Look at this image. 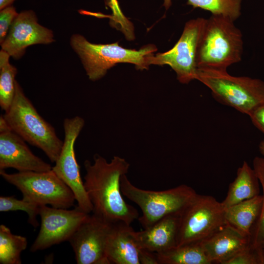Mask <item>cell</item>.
Instances as JSON below:
<instances>
[{
	"label": "cell",
	"mask_w": 264,
	"mask_h": 264,
	"mask_svg": "<svg viewBox=\"0 0 264 264\" xmlns=\"http://www.w3.org/2000/svg\"><path fill=\"white\" fill-rule=\"evenodd\" d=\"M93 159L92 164L88 160L84 164V185L93 207L92 214L111 223L131 225L139 215L124 200L121 189V176L128 173L130 164L118 156L109 162L98 154Z\"/></svg>",
	"instance_id": "cell-1"
},
{
	"label": "cell",
	"mask_w": 264,
	"mask_h": 264,
	"mask_svg": "<svg viewBox=\"0 0 264 264\" xmlns=\"http://www.w3.org/2000/svg\"><path fill=\"white\" fill-rule=\"evenodd\" d=\"M234 21L212 15L206 19L198 49V69L227 70L242 60L243 42Z\"/></svg>",
	"instance_id": "cell-2"
},
{
	"label": "cell",
	"mask_w": 264,
	"mask_h": 264,
	"mask_svg": "<svg viewBox=\"0 0 264 264\" xmlns=\"http://www.w3.org/2000/svg\"><path fill=\"white\" fill-rule=\"evenodd\" d=\"M70 45L78 54L89 80H98L108 70L119 63H129L136 69H148L149 58L157 49L155 45L148 44L139 50L123 47L118 42L96 44L88 41L81 35L73 34Z\"/></svg>",
	"instance_id": "cell-3"
},
{
	"label": "cell",
	"mask_w": 264,
	"mask_h": 264,
	"mask_svg": "<svg viewBox=\"0 0 264 264\" xmlns=\"http://www.w3.org/2000/svg\"><path fill=\"white\" fill-rule=\"evenodd\" d=\"M11 130L25 141L42 150L52 162L58 159L63 141L38 113L18 82L14 99L3 115Z\"/></svg>",
	"instance_id": "cell-4"
},
{
	"label": "cell",
	"mask_w": 264,
	"mask_h": 264,
	"mask_svg": "<svg viewBox=\"0 0 264 264\" xmlns=\"http://www.w3.org/2000/svg\"><path fill=\"white\" fill-rule=\"evenodd\" d=\"M196 80L206 86L218 102L249 114L264 104V81L235 76L227 70L198 69Z\"/></svg>",
	"instance_id": "cell-5"
},
{
	"label": "cell",
	"mask_w": 264,
	"mask_h": 264,
	"mask_svg": "<svg viewBox=\"0 0 264 264\" xmlns=\"http://www.w3.org/2000/svg\"><path fill=\"white\" fill-rule=\"evenodd\" d=\"M121 189L124 196L140 208L138 220L143 229L167 216L181 214L198 194L185 184L162 191L142 189L133 185L126 175L121 176Z\"/></svg>",
	"instance_id": "cell-6"
},
{
	"label": "cell",
	"mask_w": 264,
	"mask_h": 264,
	"mask_svg": "<svg viewBox=\"0 0 264 264\" xmlns=\"http://www.w3.org/2000/svg\"><path fill=\"white\" fill-rule=\"evenodd\" d=\"M1 177L22 193V198L39 206L68 209L74 205V195L51 169L45 172H18L8 174L0 170Z\"/></svg>",
	"instance_id": "cell-7"
},
{
	"label": "cell",
	"mask_w": 264,
	"mask_h": 264,
	"mask_svg": "<svg viewBox=\"0 0 264 264\" xmlns=\"http://www.w3.org/2000/svg\"><path fill=\"white\" fill-rule=\"evenodd\" d=\"M221 202L208 195L197 194L180 215L177 246L200 242L226 225Z\"/></svg>",
	"instance_id": "cell-8"
},
{
	"label": "cell",
	"mask_w": 264,
	"mask_h": 264,
	"mask_svg": "<svg viewBox=\"0 0 264 264\" xmlns=\"http://www.w3.org/2000/svg\"><path fill=\"white\" fill-rule=\"evenodd\" d=\"M206 21V19L198 17L187 22L175 45L167 51L151 56L150 65L170 66L182 84L196 80L198 49Z\"/></svg>",
	"instance_id": "cell-9"
},
{
	"label": "cell",
	"mask_w": 264,
	"mask_h": 264,
	"mask_svg": "<svg viewBox=\"0 0 264 264\" xmlns=\"http://www.w3.org/2000/svg\"><path fill=\"white\" fill-rule=\"evenodd\" d=\"M84 125V120L78 116L64 120L63 144L52 170L73 192L78 206L90 214L93 207L81 176L74 151L75 142Z\"/></svg>",
	"instance_id": "cell-10"
},
{
	"label": "cell",
	"mask_w": 264,
	"mask_h": 264,
	"mask_svg": "<svg viewBox=\"0 0 264 264\" xmlns=\"http://www.w3.org/2000/svg\"><path fill=\"white\" fill-rule=\"evenodd\" d=\"M90 214L78 206L71 210L40 206L41 227L30 248L32 252L43 250L68 241Z\"/></svg>",
	"instance_id": "cell-11"
},
{
	"label": "cell",
	"mask_w": 264,
	"mask_h": 264,
	"mask_svg": "<svg viewBox=\"0 0 264 264\" xmlns=\"http://www.w3.org/2000/svg\"><path fill=\"white\" fill-rule=\"evenodd\" d=\"M113 223L92 214L68 240L78 264H110L106 250Z\"/></svg>",
	"instance_id": "cell-12"
},
{
	"label": "cell",
	"mask_w": 264,
	"mask_h": 264,
	"mask_svg": "<svg viewBox=\"0 0 264 264\" xmlns=\"http://www.w3.org/2000/svg\"><path fill=\"white\" fill-rule=\"evenodd\" d=\"M54 41L53 32L38 23L33 10H27L19 13L0 45L10 57L19 59L28 46L49 44Z\"/></svg>",
	"instance_id": "cell-13"
},
{
	"label": "cell",
	"mask_w": 264,
	"mask_h": 264,
	"mask_svg": "<svg viewBox=\"0 0 264 264\" xmlns=\"http://www.w3.org/2000/svg\"><path fill=\"white\" fill-rule=\"evenodd\" d=\"M51 166L35 155L25 141L12 130L0 132V170L45 172Z\"/></svg>",
	"instance_id": "cell-14"
},
{
	"label": "cell",
	"mask_w": 264,
	"mask_h": 264,
	"mask_svg": "<svg viewBox=\"0 0 264 264\" xmlns=\"http://www.w3.org/2000/svg\"><path fill=\"white\" fill-rule=\"evenodd\" d=\"M180 215H169L142 231H134L133 237L138 247L159 253L177 246Z\"/></svg>",
	"instance_id": "cell-15"
},
{
	"label": "cell",
	"mask_w": 264,
	"mask_h": 264,
	"mask_svg": "<svg viewBox=\"0 0 264 264\" xmlns=\"http://www.w3.org/2000/svg\"><path fill=\"white\" fill-rule=\"evenodd\" d=\"M251 242L250 238L226 224L200 242L211 263L225 264L244 250Z\"/></svg>",
	"instance_id": "cell-16"
},
{
	"label": "cell",
	"mask_w": 264,
	"mask_h": 264,
	"mask_svg": "<svg viewBox=\"0 0 264 264\" xmlns=\"http://www.w3.org/2000/svg\"><path fill=\"white\" fill-rule=\"evenodd\" d=\"M134 231L124 222L113 223L106 250L110 264H140L139 247L133 237Z\"/></svg>",
	"instance_id": "cell-17"
},
{
	"label": "cell",
	"mask_w": 264,
	"mask_h": 264,
	"mask_svg": "<svg viewBox=\"0 0 264 264\" xmlns=\"http://www.w3.org/2000/svg\"><path fill=\"white\" fill-rule=\"evenodd\" d=\"M262 207V195H259L226 208L224 216L226 223L251 238L252 230L261 215Z\"/></svg>",
	"instance_id": "cell-18"
},
{
	"label": "cell",
	"mask_w": 264,
	"mask_h": 264,
	"mask_svg": "<svg viewBox=\"0 0 264 264\" xmlns=\"http://www.w3.org/2000/svg\"><path fill=\"white\" fill-rule=\"evenodd\" d=\"M260 181L253 168L244 161L230 183L226 198L221 202L224 208L260 195Z\"/></svg>",
	"instance_id": "cell-19"
},
{
	"label": "cell",
	"mask_w": 264,
	"mask_h": 264,
	"mask_svg": "<svg viewBox=\"0 0 264 264\" xmlns=\"http://www.w3.org/2000/svg\"><path fill=\"white\" fill-rule=\"evenodd\" d=\"M156 254L159 264H212L208 259L201 242L177 246Z\"/></svg>",
	"instance_id": "cell-20"
},
{
	"label": "cell",
	"mask_w": 264,
	"mask_h": 264,
	"mask_svg": "<svg viewBox=\"0 0 264 264\" xmlns=\"http://www.w3.org/2000/svg\"><path fill=\"white\" fill-rule=\"evenodd\" d=\"M27 245L25 237L13 234L7 226L0 225V264H21V253Z\"/></svg>",
	"instance_id": "cell-21"
},
{
	"label": "cell",
	"mask_w": 264,
	"mask_h": 264,
	"mask_svg": "<svg viewBox=\"0 0 264 264\" xmlns=\"http://www.w3.org/2000/svg\"><path fill=\"white\" fill-rule=\"evenodd\" d=\"M9 55L0 51V106L5 111L11 105L14 98L17 68L9 62Z\"/></svg>",
	"instance_id": "cell-22"
},
{
	"label": "cell",
	"mask_w": 264,
	"mask_h": 264,
	"mask_svg": "<svg viewBox=\"0 0 264 264\" xmlns=\"http://www.w3.org/2000/svg\"><path fill=\"white\" fill-rule=\"evenodd\" d=\"M194 8L208 11L212 15L222 16L235 21L241 14L242 0H187ZM171 0H164L163 6L168 9Z\"/></svg>",
	"instance_id": "cell-23"
},
{
	"label": "cell",
	"mask_w": 264,
	"mask_h": 264,
	"mask_svg": "<svg viewBox=\"0 0 264 264\" xmlns=\"http://www.w3.org/2000/svg\"><path fill=\"white\" fill-rule=\"evenodd\" d=\"M40 206L24 199H18L14 196L0 197V211L8 212L18 210L26 212L28 216V222L34 228L39 225L37 220L39 215Z\"/></svg>",
	"instance_id": "cell-24"
},
{
	"label": "cell",
	"mask_w": 264,
	"mask_h": 264,
	"mask_svg": "<svg viewBox=\"0 0 264 264\" xmlns=\"http://www.w3.org/2000/svg\"><path fill=\"white\" fill-rule=\"evenodd\" d=\"M253 168L262 185L263 195L261 215L252 230L250 239L252 243L261 245L264 239V157H255L253 160Z\"/></svg>",
	"instance_id": "cell-25"
},
{
	"label": "cell",
	"mask_w": 264,
	"mask_h": 264,
	"mask_svg": "<svg viewBox=\"0 0 264 264\" xmlns=\"http://www.w3.org/2000/svg\"><path fill=\"white\" fill-rule=\"evenodd\" d=\"M108 5L112 11V14L107 16L111 26L120 31L126 39L132 38L135 35L133 25L122 12L117 0H108Z\"/></svg>",
	"instance_id": "cell-26"
},
{
	"label": "cell",
	"mask_w": 264,
	"mask_h": 264,
	"mask_svg": "<svg viewBox=\"0 0 264 264\" xmlns=\"http://www.w3.org/2000/svg\"><path fill=\"white\" fill-rule=\"evenodd\" d=\"M225 264H264V249L261 245L251 242L244 250Z\"/></svg>",
	"instance_id": "cell-27"
},
{
	"label": "cell",
	"mask_w": 264,
	"mask_h": 264,
	"mask_svg": "<svg viewBox=\"0 0 264 264\" xmlns=\"http://www.w3.org/2000/svg\"><path fill=\"white\" fill-rule=\"evenodd\" d=\"M19 13L12 5L7 6L0 11V43L5 40L9 29Z\"/></svg>",
	"instance_id": "cell-28"
},
{
	"label": "cell",
	"mask_w": 264,
	"mask_h": 264,
	"mask_svg": "<svg viewBox=\"0 0 264 264\" xmlns=\"http://www.w3.org/2000/svg\"><path fill=\"white\" fill-rule=\"evenodd\" d=\"M248 116L253 125L264 133V104L252 111Z\"/></svg>",
	"instance_id": "cell-29"
},
{
	"label": "cell",
	"mask_w": 264,
	"mask_h": 264,
	"mask_svg": "<svg viewBox=\"0 0 264 264\" xmlns=\"http://www.w3.org/2000/svg\"><path fill=\"white\" fill-rule=\"evenodd\" d=\"M139 258L140 264H159L156 253L140 248Z\"/></svg>",
	"instance_id": "cell-30"
},
{
	"label": "cell",
	"mask_w": 264,
	"mask_h": 264,
	"mask_svg": "<svg viewBox=\"0 0 264 264\" xmlns=\"http://www.w3.org/2000/svg\"><path fill=\"white\" fill-rule=\"evenodd\" d=\"M16 0H0V10L10 6L12 5L13 2Z\"/></svg>",
	"instance_id": "cell-31"
},
{
	"label": "cell",
	"mask_w": 264,
	"mask_h": 264,
	"mask_svg": "<svg viewBox=\"0 0 264 264\" xmlns=\"http://www.w3.org/2000/svg\"><path fill=\"white\" fill-rule=\"evenodd\" d=\"M259 149L261 154L264 157V139L262 140L259 145Z\"/></svg>",
	"instance_id": "cell-32"
},
{
	"label": "cell",
	"mask_w": 264,
	"mask_h": 264,
	"mask_svg": "<svg viewBox=\"0 0 264 264\" xmlns=\"http://www.w3.org/2000/svg\"><path fill=\"white\" fill-rule=\"evenodd\" d=\"M261 245L262 247L263 248V249H264V239H263V240L261 242Z\"/></svg>",
	"instance_id": "cell-33"
}]
</instances>
